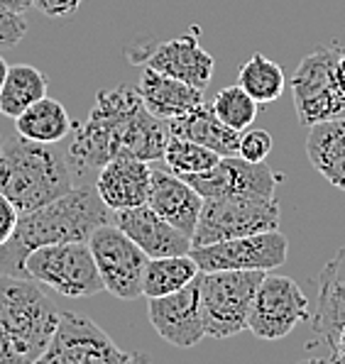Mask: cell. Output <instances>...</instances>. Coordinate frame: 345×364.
Wrapping results in <instances>:
<instances>
[{"mask_svg":"<svg viewBox=\"0 0 345 364\" xmlns=\"http://www.w3.org/2000/svg\"><path fill=\"white\" fill-rule=\"evenodd\" d=\"M0 5L8 10H13V13H22L25 15L27 10L32 8V0H0Z\"/></svg>","mask_w":345,"mask_h":364,"instance_id":"e575fe53","label":"cell"},{"mask_svg":"<svg viewBox=\"0 0 345 364\" xmlns=\"http://www.w3.org/2000/svg\"><path fill=\"white\" fill-rule=\"evenodd\" d=\"M345 328V245L319 274V306L314 316V333L328 350L336 345Z\"/></svg>","mask_w":345,"mask_h":364,"instance_id":"ffe728a7","label":"cell"},{"mask_svg":"<svg viewBox=\"0 0 345 364\" xmlns=\"http://www.w3.org/2000/svg\"><path fill=\"white\" fill-rule=\"evenodd\" d=\"M280 203L277 198L260 196H216L203 198L196 230L191 235L193 247L221 242V240L245 237V235L280 230Z\"/></svg>","mask_w":345,"mask_h":364,"instance_id":"8992f818","label":"cell"},{"mask_svg":"<svg viewBox=\"0 0 345 364\" xmlns=\"http://www.w3.org/2000/svg\"><path fill=\"white\" fill-rule=\"evenodd\" d=\"M341 54V47H319L299 61L289 88L304 127L345 117V96L336 83V61Z\"/></svg>","mask_w":345,"mask_h":364,"instance_id":"52a82bcc","label":"cell"},{"mask_svg":"<svg viewBox=\"0 0 345 364\" xmlns=\"http://www.w3.org/2000/svg\"><path fill=\"white\" fill-rule=\"evenodd\" d=\"M44 96H47V78L40 69L30 64L8 66L0 88V113L15 120L22 110Z\"/></svg>","mask_w":345,"mask_h":364,"instance_id":"d4e9b609","label":"cell"},{"mask_svg":"<svg viewBox=\"0 0 345 364\" xmlns=\"http://www.w3.org/2000/svg\"><path fill=\"white\" fill-rule=\"evenodd\" d=\"M15 130L20 137H27L32 142L54 144L74 132V122L59 100L44 96L15 117Z\"/></svg>","mask_w":345,"mask_h":364,"instance_id":"603a6c76","label":"cell"},{"mask_svg":"<svg viewBox=\"0 0 345 364\" xmlns=\"http://www.w3.org/2000/svg\"><path fill=\"white\" fill-rule=\"evenodd\" d=\"M27 35V20L22 13H13V10L0 5V47H13L22 37Z\"/></svg>","mask_w":345,"mask_h":364,"instance_id":"f546056e","label":"cell"},{"mask_svg":"<svg viewBox=\"0 0 345 364\" xmlns=\"http://www.w3.org/2000/svg\"><path fill=\"white\" fill-rule=\"evenodd\" d=\"M162 159L171 173H176V176H191V173L208 171L211 166H216V161H218L221 156L216 154L213 149L201 147V144L191 142V139L169 134Z\"/></svg>","mask_w":345,"mask_h":364,"instance_id":"4316f807","label":"cell"},{"mask_svg":"<svg viewBox=\"0 0 345 364\" xmlns=\"http://www.w3.org/2000/svg\"><path fill=\"white\" fill-rule=\"evenodd\" d=\"M166 139V120H159L144 108L137 88L118 86L96 93L88 117L81 125H74V137L64 156L71 176L86 181L118 156L142 161L162 159Z\"/></svg>","mask_w":345,"mask_h":364,"instance_id":"6da1fadb","label":"cell"},{"mask_svg":"<svg viewBox=\"0 0 345 364\" xmlns=\"http://www.w3.org/2000/svg\"><path fill=\"white\" fill-rule=\"evenodd\" d=\"M57 323V308L35 279L0 274V330L20 352L22 364L40 362Z\"/></svg>","mask_w":345,"mask_h":364,"instance_id":"277c9868","label":"cell"},{"mask_svg":"<svg viewBox=\"0 0 345 364\" xmlns=\"http://www.w3.org/2000/svg\"><path fill=\"white\" fill-rule=\"evenodd\" d=\"M152 169L149 161L118 156L96 173V191L110 210H127L144 205L149 198Z\"/></svg>","mask_w":345,"mask_h":364,"instance_id":"ac0fdd59","label":"cell"},{"mask_svg":"<svg viewBox=\"0 0 345 364\" xmlns=\"http://www.w3.org/2000/svg\"><path fill=\"white\" fill-rule=\"evenodd\" d=\"M336 83H338V88H341L343 96H345V49H343L341 57H338V61H336Z\"/></svg>","mask_w":345,"mask_h":364,"instance_id":"d590c367","label":"cell"},{"mask_svg":"<svg viewBox=\"0 0 345 364\" xmlns=\"http://www.w3.org/2000/svg\"><path fill=\"white\" fill-rule=\"evenodd\" d=\"M18 218H20V210L10 203V198H5L0 193V247L13 237L15 228H18Z\"/></svg>","mask_w":345,"mask_h":364,"instance_id":"4dcf8cb0","label":"cell"},{"mask_svg":"<svg viewBox=\"0 0 345 364\" xmlns=\"http://www.w3.org/2000/svg\"><path fill=\"white\" fill-rule=\"evenodd\" d=\"M306 156L333 188L345 191V117L309 127Z\"/></svg>","mask_w":345,"mask_h":364,"instance_id":"7402d4cb","label":"cell"},{"mask_svg":"<svg viewBox=\"0 0 345 364\" xmlns=\"http://www.w3.org/2000/svg\"><path fill=\"white\" fill-rule=\"evenodd\" d=\"M144 66L169 74L179 81L189 83V86L203 88L211 83L216 69V59L201 47L198 42V30H191L189 35L169 39L152 49L144 57Z\"/></svg>","mask_w":345,"mask_h":364,"instance_id":"2e32d148","label":"cell"},{"mask_svg":"<svg viewBox=\"0 0 345 364\" xmlns=\"http://www.w3.org/2000/svg\"><path fill=\"white\" fill-rule=\"evenodd\" d=\"M5 74H8V61L0 57V88H3V78H5Z\"/></svg>","mask_w":345,"mask_h":364,"instance_id":"8d00e7d4","label":"cell"},{"mask_svg":"<svg viewBox=\"0 0 345 364\" xmlns=\"http://www.w3.org/2000/svg\"><path fill=\"white\" fill-rule=\"evenodd\" d=\"M211 108H213V113L218 115L228 127L243 132L255 122L260 103L250 96L243 86H225L223 91H218V96L213 98Z\"/></svg>","mask_w":345,"mask_h":364,"instance_id":"83f0119b","label":"cell"},{"mask_svg":"<svg viewBox=\"0 0 345 364\" xmlns=\"http://www.w3.org/2000/svg\"><path fill=\"white\" fill-rule=\"evenodd\" d=\"M331 360H336V362H345V328L338 333V338H336V345L331 347Z\"/></svg>","mask_w":345,"mask_h":364,"instance_id":"836d02e7","label":"cell"},{"mask_svg":"<svg viewBox=\"0 0 345 364\" xmlns=\"http://www.w3.org/2000/svg\"><path fill=\"white\" fill-rule=\"evenodd\" d=\"M304 321H309V299L299 284L267 272L250 308V333L260 340H282Z\"/></svg>","mask_w":345,"mask_h":364,"instance_id":"8fae6325","label":"cell"},{"mask_svg":"<svg viewBox=\"0 0 345 364\" xmlns=\"http://www.w3.org/2000/svg\"><path fill=\"white\" fill-rule=\"evenodd\" d=\"M113 223L149 259H154V257L189 255L193 247L189 235H184L174 225H169L147 203L127 210H113Z\"/></svg>","mask_w":345,"mask_h":364,"instance_id":"9a60e30c","label":"cell"},{"mask_svg":"<svg viewBox=\"0 0 345 364\" xmlns=\"http://www.w3.org/2000/svg\"><path fill=\"white\" fill-rule=\"evenodd\" d=\"M137 93H140L144 108L159 120L179 117L203 103L201 88L189 86V83L169 74H162L152 66H144L140 83H137Z\"/></svg>","mask_w":345,"mask_h":364,"instance_id":"d6986e66","label":"cell"},{"mask_svg":"<svg viewBox=\"0 0 345 364\" xmlns=\"http://www.w3.org/2000/svg\"><path fill=\"white\" fill-rule=\"evenodd\" d=\"M189 181L203 198L216 196H260V198H275L277 183L282 176H277L265 161H248L240 154L221 156L216 166L208 171L181 176Z\"/></svg>","mask_w":345,"mask_h":364,"instance_id":"4fadbf2b","label":"cell"},{"mask_svg":"<svg viewBox=\"0 0 345 364\" xmlns=\"http://www.w3.org/2000/svg\"><path fill=\"white\" fill-rule=\"evenodd\" d=\"M137 357L122 352L118 345L86 316L59 313V323L52 333L40 364H125Z\"/></svg>","mask_w":345,"mask_h":364,"instance_id":"9c48e42d","label":"cell"},{"mask_svg":"<svg viewBox=\"0 0 345 364\" xmlns=\"http://www.w3.org/2000/svg\"><path fill=\"white\" fill-rule=\"evenodd\" d=\"M198 264L191 255H171V257H154L144 267L142 277V296H166L184 289L198 277Z\"/></svg>","mask_w":345,"mask_h":364,"instance_id":"cb8c5ba5","label":"cell"},{"mask_svg":"<svg viewBox=\"0 0 345 364\" xmlns=\"http://www.w3.org/2000/svg\"><path fill=\"white\" fill-rule=\"evenodd\" d=\"M25 272L27 279L52 287L69 299L105 291L88 242H59L32 250L25 257Z\"/></svg>","mask_w":345,"mask_h":364,"instance_id":"ba28073f","label":"cell"},{"mask_svg":"<svg viewBox=\"0 0 345 364\" xmlns=\"http://www.w3.org/2000/svg\"><path fill=\"white\" fill-rule=\"evenodd\" d=\"M0 274H3V272H0Z\"/></svg>","mask_w":345,"mask_h":364,"instance_id":"74e56055","label":"cell"},{"mask_svg":"<svg viewBox=\"0 0 345 364\" xmlns=\"http://www.w3.org/2000/svg\"><path fill=\"white\" fill-rule=\"evenodd\" d=\"M149 323L169 345L189 350L206 338L201 304H198V279L166 296H154L147 306Z\"/></svg>","mask_w":345,"mask_h":364,"instance_id":"5bb4252c","label":"cell"},{"mask_svg":"<svg viewBox=\"0 0 345 364\" xmlns=\"http://www.w3.org/2000/svg\"><path fill=\"white\" fill-rule=\"evenodd\" d=\"M0 364H22L20 352L15 350V345L10 343V338L3 330H0Z\"/></svg>","mask_w":345,"mask_h":364,"instance_id":"d6a6232c","label":"cell"},{"mask_svg":"<svg viewBox=\"0 0 345 364\" xmlns=\"http://www.w3.org/2000/svg\"><path fill=\"white\" fill-rule=\"evenodd\" d=\"M105 223H113V210L101 200L96 186H74L40 208L20 213L13 237L0 247V272L27 279L25 257L32 250L59 242H88Z\"/></svg>","mask_w":345,"mask_h":364,"instance_id":"7a4b0ae2","label":"cell"},{"mask_svg":"<svg viewBox=\"0 0 345 364\" xmlns=\"http://www.w3.org/2000/svg\"><path fill=\"white\" fill-rule=\"evenodd\" d=\"M275 149V139L267 130H243L240 132V144H238V154L248 161H265Z\"/></svg>","mask_w":345,"mask_h":364,"instance_id":"f1b7e54d","label":"cell"},{"mask_svg":"<svg viewBox=\"0 0 345 364\" xmlns=\"http://www.w3.org/2000/svg\"><path fill=\"white\" fill-rule=\"evenodd\" d=\"M267 272L218 269L198 272V304L208 338L225 340L248 330L250 308Z\"/></svg>","mask_w":345,"mask_h":364,"instance_id":"5b68a950","label":"cell"},{"mask_svg":"<svg viewBox=\"0 0 345 364\" xmlns=\"http://www.w3.org/2000/svg\"><path fill=\"white\" fill-rule=\"evenodd\" d=\"M83 0H32L37 10L47 18H66V15L76 13Z\"/></svg>","mask_w":345,"mask_h":364,"instance_id":"1f68e13d","label":"cell"},{"mask_svg":"<svg viewBox=\"0 0 345 364\" xmlns=\"http://www.w3.org/2000/svg\"><path fill=\"white\" fill-rule=\"evenodd\" d=\"M147 205L169 225L191 237L203 208V196L181 176L164 169H152Z\"/></svg>","mask_w":345,"mask_h":364,"instance_id":"e0dca14e","label":"cell"},{"mask_svg":"<svg viewBox=\"0 0 345 364\" xmlns=\"http://www.w3.org/2000/svg\"><path fill=\"white\" fill-rule=\"evenodd\" d=\"M238 86H243L260 105L275 103L285 93V69L265 54H253L238 71Z\"/></svg>","mask_w":345,"mask_h":364,"instance_id":"484cf974","label":"cell"},{"mask_svg":"<svg viewBox=\"0 0 345 364\" xmlns=\"http://www.w3.org/2000/svg\"><path fill=\"white\" fill-rule=\"evenodd\" d=\"M103 289L115 299L135 301L142 296V277L149 257L120 230L115 223H105L88 240Z\"/></svg>","mask_w":345,"mask_h":364,"instance_id":"30bf717a","label":"cell"},{"mask_svg":"<svg viewBox=\"0 0 345 364\" xmlns=\"http://www.w3.org/2000/svg\"><path fill=\"white\" fill-rule=\"evenodd\" d=\"M74 188L66 156L27 137L0 139V193L20 213L40 208Z\"/></svg>","mask_w":345,"mask_h":364,"instance_id":"3957f363","label":"cell"},{"mask_svg":"<svg viewBox=\"0 0 345 364\" xmlns=\"http://www.w3.org/2000/svg\"><path fill=\"white\" fill-rule=\"evenodd\" d=\"M189 255L201 272L245 269V272H275L289 257V240L280 230H265L245 237L191 247Z\"/></svg>","mask_w":345,"mask_h":364,"instance_id":"7c38bea8","label":"cell"},{"mask_svg":"<svg viewBox=\"0 0 345 364\" xmlns=\"http://www.w3.org/2000/svg\"><path fill=\"white\" fill-rule=\"evenodd\" d=\"M169 134L174 137L191 139V142L201 144V147L213 149L218 156H233L238 154V144H240V132L228 127L218 115L213 113L211 105H196L193 110L184 113L179 117L166 120Z\"/></svg>","mask_w":345,"mask_h":364,"instance_id":"44dd1931","label":"cell"}]
</instances>
